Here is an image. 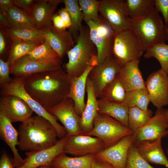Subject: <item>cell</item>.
Masks as SVG:
<instances>
[{
  "instance_id": "obj_44",
  "label": "cell",
  "mask_w": 168,
  "mask_h": 168,
  "mask_svg": "<svg viewBox=\"0 0 168 168\" xmlns=\"http://www.w3.org/2000/svg\"><path fill=\"white\" fill-rule=\"evenodd\" d=\"M12 159L6 152L1 155L0 159V168H14Z\"/></svg>"
},
{
  "instance_id": "obj_32",
  "label": "cell",
  "mask_w": 168,
  "mask_h": 168,
  "mask_svg": "<svg viewBox=\"0 0 168 168\" xmlns=\"http://www.w3.org/2000/svg\"><path fill=\"white\" fill-rule=\"evenodd\" d=\"M126 91L118 76L108 84L102 91L100 98L109 102L124 103Z\"/></svg>"
},
{
  "instance_id": "obj_17",
  "label": "cell",
  "mask_w": 168,
  "mask_h": 168,
  "mask_svg": "<svg viewBox=\"0 0 168 168\" xmlns=\"http://www.w3.org/2000/svg\"><path fill=\"white\" fill-rule=\"evenodd\" d=\"M0 112L12 123H22L31 117L33 112L22 99L12 95L1 96Z\"/></svg>"
},
{
  "instance_id": "obj_13",
  "label": "cell",
  "mask_w": 168,
  "mask_h": 168,
  "mask_svg": "<svg viewBox=\"0 0 168 168\" xmlns=\"http://www.w3.org/2000/svg\"><path fill=\"white\" fill-rule=\"evenodd\" d=\"M105 148L103 143L98 138L81 134L68 136L64 152L75 156H80L95 155Z\"/></svg>"
},
{
  "instance_id": "obj_23",
  "label": "cell",
  "mask_w": 168,
  "mask_h": 168,
  "mask_svg": "<svg viewBox=\"0 0 168 168\" xmlns=\"http://www.w3.org/2000/svg\"><path fill=\"white\" fill-rule=\"evenodd\" d=\"M0 136L1 139L7 144L12 152V160L15 167L21 166L24 162V159L20 155L16 148L19 141L18 130L15 129L12 123L1 112Z\"/></svg>"
},
{
  "instance_id": "obj_29",
  "label": "cell",
  "mask_w": 168,
  "mask_h": 168,
  "mask_svg": "<svg viewBox=\"0 0 168 168\" xmlns=\"http://www.w3.org/2000/svg\"><path fill=\"white\" fill-rule=\"evenodd\" d=\"M126 10L129 17L132 20L143 18L155 8V0H126Z\"/></svg>"
},
{
  "instance_id": "obj_40",
  "label": "cell",
  "mask_w": 168,
  "mask_h": 168,
  "mask_svg": "<svg viewBox=\"0 0 168 168\" xmlns=\"http://www.w3.org/2000/svg\"><path fill=\"white\" fill-rule=\"evenodd\" d=\"M10 74V66L8 62L0 58V84L9 83L12 80Z\"/></svg>"
},
{
  "instance_id": "obj_25",
  "label": "cell",
  "mask_w": 168,
  "mask_h": 168,
  "mask_svg": "<svg viewBox=\"0 0 168 168\" xmlns=\"http://www.w3.org/2000/svg\"><path fill=\"white\" fill-rule=\"evenodd\" d=\"M86 91L87 100L85 108L80 117V123L83 133L92 130L94 119L98 114V99L95 94L92 83L88 77L86 82Z\"/></svg>"
},
{
  "instance_id": "obj_46",
  "label": "cell",
  "mask_w": 168,
  "mask_h": 168,
  "mask_svg": "<svg viewBox=\"0 0 168 168\" xmlns=\"http://www.w3.org/2000/svg\"><path fill=\"white\" fill-rule=\"evenodd\" d=\"M52 22L53 26L56 29L59 30H66V25L58 13H55L53 16Z\"/></svg>"
},
{
  "instance_id": "obj_22",
  "label": "cell",
  "mask_w": 168,
  "mask_h": 168,
  "mask_svg": "<svg viewBox=\"0 0 168 168\" xmlns=\"http://www.w3.org/2000/svg\"><path fill=\"white\" fill-rule=\"evenodd\" d=\"M139 60L125 63L122 67L118 77L126 92L145 89V83L139 67Z\"/></svg>"
},
{
  "instance_id": "obj_37",
  "label": "cell",
  "mask_w": 168,
  "mask_h": 168,
  "mask_svg": "<svg viewBox=\"0 0 168 168\" xmlns=\"http://www.w3.org/2000/svg\"><path fill=\"white\" fill-rule=\"evenodd\" d=\"M24 57L30 59L41 60H52L60 58L48 41L46 40L43 43L36 46Z\"/></svg>"
},
{
  "instance_id": "obj_42",
  "label": "cell",
  "mask_w": 168,
  "mask_h": 168,
  "mask_svg": "<svg viewBox=\"0 0 168 168\" xmlns=\"http://www.w3.org/2000/svg\"><path fill=\"white\" fill-rule=\"evenodd\" d=\"M35 0H13L15 5L31 16L32 8Z\"/></svg>"
},
{
  "instance_id": "obj_4",
  "label": "cell",
  "mask_w": 168,
  "mask_h": 168,
  "mask_svg": "<svg viewBox=\"0 0 168 168\" xmlns=\"http://www.w3.org/2000/svg\"><path fill=\"white\" fill-rule=\"evenodd\" d=\"M67 55L68 61L64 66V70L70 78L79 76L88 66L91 58L97 55L87 25L82 26L75 45Z\"/></svg>"
},
{
  "instance_id": "obj_35",
  "label": "cell",
  "mask_w": 168,
  "mask_h": 168,
  "mask_svg": "<svg viewBox=\"0 0 168 168\" xmlns=\"http://www.w3.org/2000/svg\"><path fill=\"white\" fill-rule=\"evenodd\" d=\"M40 44L30 42L12 41L7 61L10 66H12L19 59L27 55Z\"/></svg>"
},
{
  "instance_id": "obj_20",
  "label": "cell",
  "mask_w": 168,
  "mask_h": 168,
  "mask_svg": "<svg viewBox=\"0 0 168 168\" xmlns=\"http://www.w3.org/2000/svg\"><path fill=\"white\" fill-rule=\"evenodd\" d=\"M42 30L44 39L61 59L75 44L73 36L69 30H58L53 26Z\"/></svg>"
},
{
  "instance_id": "obj_3",
  "label": "cell",
  "mask_w": 168,
  "mask_h": 168,
  "mask_svg": "<svg viewBox=\"0 0 168 168\" xmlns=\"http://www.w3.org/2000/svg\"><path fill=\"white\" fill-rule=\"evenodd\" d=\"M154 8L145 17L130 18V28L137 36L143 52L151 45L168 40V27L163 17Z\"/></svg>"
},
{
  "instance_id": "obj_1",
  "label": "cell",
  "mask_w": 168,
  "mask_h": 168,
  "mask_svg": "<svg viewBox=\"0 0 168 168\" xmlns=\"http://www.w3.org/2000/svg\"><path fill=\"white\" fill-rule=\"evenodd\" d=\"M23 78L26 92L47 110L68 98L70 78L62 67Z\"/></svg>"
},
{
  "instance_id": "obj_52",
  "label": "cell",
  "mask_w": 168,
  "mask_h": 168,
  "mask_svg": "<svg viewBox=\"0 0 168 168\" xmlns=\"http://www.w3.org/2000/svg\"><path fill=\"white\" fill-rule=\"evenodd\" d=\"M167 137L168 138V128L167 131Z\"/></svg>"
},
{
  "instance_id": "obj_10",
  "label": "cell",
  "mask_w": 168,
  "mask_h": 168,
  "mask_svg": "<svg viewBox=\"0 0 168 168\" xmlns=\"http://www.w3.org/2000/svg\"><path fill=\"white\" fill-rule=\"evenodd\" d=\"M168 109H157L154 115L143 126L132 134L133 144L144 141H152L167 136Z\"/></svg>"
},
{
  "instance_id": "obj_45",
  "label": "cell",
  "mask_w": 168,
  "mask_h": 168,
  "mask_svg": "<svg viewBox=\"0 0 168 168\" xmlns=\"http://www.w3.org/2000/svg\"><path fill=\"white\" fill-rule=\"evenodd\" d=\"M58 13L64 22L67 28L69 29L71 26V21L68 10L65 7H62L58 10Z\"/></svg>"
},
{
  "instance_id": "obj_43",
  "label": "cell",
  "mask_w": 168,
  "mask_h": 168,
  "mask_svg": "<svg viewBox=\"0 0 168 168\" xmlns=\"http://www.w3.org/2000/svg\"><path fill=\"white\" fill-rule=\"evenodd\" d=\"M11 40L4 29H0V55L1 56L7 51L9 40Z\"/></svg>"
},
{
  "instance_id": "obj_41",
  "label": "cell",
  "mask_w": 168,
  "mask_h": 168,
  "mask_svg": "<svg viewBox=\"0 0 168 168\" xmlns=\"http://www.w3.org/2000/svg\"><path fill=\"white\" fill-rule=\"evenodd\" d=\"M155 8L161 13L166 26H168V0H155Z\"/></svg>"
},
{
  "instance_id": "obj_27",
  "label": "cell",
  "mask_w": 168,
  "mask_h": 168,
  "mask_svg": "<svg viewBox=\"0 0 168 168\" xmlns=\"http://www.w3.org/2000/svg\"><path fill=\"white\" fill-rule=\"evenodd\" d=\"M95 155L71 157L63 152L57 156L52 164L54 168H92Z\"/></svg>"
},
{
  "instance_id": "obj_5",
  "label": "cell",
  "mask_w": 168,
  "mask_h": 168,
  "mask_svg": "<svg viewBox=\"0 0 168 168\" xmlns=\"http://www.w3.org/2000/svg\"><path fill=\"white\" fill-rule=\"evenodd\" d=\"M1 96L12 95L20 97L28 105L37 115L49 121L55 128L58 137L61 138L67 135L63 126L58 122L57 119L44 108L33 99L25 90L24 79L22 77L14 76L10 82L0 84Z\"/></svg>"
},
{
  "instance_id": "obj_31",
  "label": "cell",
  "mask_w": 168,
  "mask_h": 168,
  "mask_svg": "<svg viewBox=\"0 0 168 168\" xmlns=\"http://www.w3.org/2000/svg\"><path fill=\"white\" fill-rule=\"evenodd\" d=\"M63 2L65 7L69 13L71 21V26L69 30L72 35L75 42L82 26L83 13L78 0H63Z\"/></svg>"
},
{
  "instance_id": "obj_9",
  "label": "cell",
  "mask_w": 168,
  "mask_h": 168,
  "mask_svg": "<svg viewBox=\"0 0 168 168\" xmlns=\"http://www.w3.org/2000/svg\"><path fill=\"white\" fill-rule=\"evenodd\" d=\"M99 13L112 29L118 33L130 29V18L124 0H102Z\"/></svg>"
},
{
  "instance_id": "obj_34",
  "label": "cell",
  "mask_w": 168,
  "mask_h": 168,
  "mask_svg": "<svg viewBox=\"0 0 168 168\" xmlns=\"http://www.w3.org/2000/svg\"><path fill=\"white\" fill-rule=\"evenodd\" d=\"M144 57H153L159 63L161 69L168 74V44L161 43L154 44L147 49Z\"/></svg>"
},
{
  "instance_id": "obj_51",
  "label": "cell",
  "mask_w": 168,
  "mask_h": 168,
  "mask_svg": "<svg viewBox=\"0 0 168 168\" xmlns=\"http://www.w3.org/2000/svg\"><path fill=\"white\" fill-rule=\"evenodd\" d=\"M166 152H167V155H168V147L166 149Z\"/></svg>"
},
{
  "instance_id": "obj_15",
  "label": "cell",
  "mask_w": 168,
  "mask_h": 168,
  "mask_svg": "<svg viewBox=\"0 0 168 168\" xmlns=\"http://www.w3.org/2000/svg\"><path fill=\"white\" fill-rule=\"evenodd\" d=\"M68 136L60 138L53 146L42 150L26 152L23 163L16 168H38L44 166H51L58 155L64 152Z\"/></svg>"
},
{
  "instance_id": "obj_36",
  "label": "cell",
  "mask_w": 168,
  "mask_h": 168,
  "mask_svg": "<svg viewBox=\"0 0 168 168\" xmlns=\"http://www.w3.org/2000/svg\"><path fill=\"white\" fill-rule=\"evenodd\" d=\"M150 101L146 89H140L126 92L124 103L129 108L137 107L147 110Z\"/></svg>"
},
{
  "instance_id": "obj_26",
  "label": "cell",
  "mask_w": 168,
  "mask_h": 168,
  "mask_svg": "<svg viewBox=\"0 0 168 168\" xmlns=\"http://www.w3.org/2000/svg\"><path fill=\"white\" fill-rule=\"evenodd\" d=\"M98 112L106 115L128 127L129 108L124 103L109 102L101 99H98Z\"/></svg>"
},
{
  "instance_id": "obj_18",
  "label": "cell",
  "mask_w": 168,
  "mask_h": 168,
  "mask_svg": "<svg viewBox=\"0 0 168 168\" xmlns=\"http://www.w3.org/2000/svg\"><path fill=\"white\" fill-rule=\"evenodd\" d=\"M98 63L97 55H95L91 58L88 66L82 74L79 77L70 78L68 98L73 101L74 110L80 117L86 106L85 96L87 79L91 71Z\"/></svg>"
},
{
  "instance_id": "obj_11",
  "label": "cell",
  "mask_w": 168,
  "mask_h": 168,
  "mask_svg": "<svg viewBox=\"0 0 168 168\" xmlns=\"http://www.w3.org/2000/svg\"><path fill=\"white\" fill-rule=\"evenodd\" d=\"M122 66L112 54L91 71L88 78L98 99L105 87L118 76Z\"/></svg>"
},
{
  "instance_id": "obj_39",
  "label": "cell",
  "mask_w": 168,
  "mask_h": 168,
  "mask_svg": "<svg viewBox=\"0 0 168 168\" xmlns=\"http://www.w3.org/2000/svg\"><path fill=\"white\" fill-rule=\"evenodd\" d=\"M126 168H154L139 154L135 145L132 144L128 152Z\"/></svg>"
},
{
  "instance_id": "obj_33",
  "label": "cell",
  "mask_w": 168,
  "mask_h": 168,
  "mask_svg": "<svg viewBox=\"0 0 168 168\" xmlns=\"http://www.w3.org/2000/svg\"><path fill=\"white\" fill-rule=\"evenodd\" d=\"M152 115V112L149 109L144 110L137 107L129 108L128 127L134 133L145 125Z\"/></svg>"
},
{
  "instance_id": "obj_16",
  "label": "cell",
  "mask_w": 168,
  "mask_h": 168,
  "mask_svg": "<svg viewBox=\"0 0 168 168\" xmlns=\"http://www.w3.org/2000/svg\"><path fill=\"white\" fill-rule=\"evenodd\" d=\"M62 59L41 60L23 57L10 66V74L24 77L34 74L61 68Z\"/></svg>"
},
{
  "instance_id": "obj_50",
  "label": "cell",
  "mask_w": 168,
  "mask_h": 168,
  "mask_svg": "<svg viewBox=\"0 0 168 168\" xmlns=\"http://www.w3.org/2000/svg\"><path fill=\"white\" fill-rule=\"evenodd\" d=\"M38 168H54L51 166H44L40 167Z\"/></svg>"
},
{
  "instance_id": "obj_19",
  "label": "cell",
  "mask_w": 168,
  "mask_h": 168,
  "mask_svg": "<svg viewBox=\"0 0 168 168\" xmlns=\"http://www.w3.org/2000/svg\"><path fill=\"white\" fill-rule=\"evenodd\" d=\"M133 143L132 134L125 136L114 145L95 155L115 168H126L128 151Z\"/></svg>"
},
{
  "instance_id": "obj_12",
  "label": "cell",
  "mask_w": 168,
  "mask_h": 168,
  "mask_svg": "<svg viewBox=\"0 0 168 168\" xmlns=\"http://www.w3.org/2000/svg\"><path fill=\"white\" fill-rule=\"evenodd\" d=\"M145 89L150 102L157 109L168 105V74L161 69L147 77Z\"/></svg>"
},
{
  "instance_id": "obj_28",
  "label": "cell",
  "mask_w": 168,
  "mask_h": 168,
  "mask_svg": "<svg viewBox=\"0 0 168 168\" xmlns=\"http://www.w3.org/2000/svg\"><path fill=\"white\" fill-rule=\"evenodd\" d=\"M12 41L30 42L41 44L45 41L42 29L36 28L4 29Z\"/></svg>"
},
{
  "instance_id": "obj_14",
  "label": "cell",
  "mask_w": 168,
  "mask_h": 168,
  "mask_svg": "<svg viewBox=\"0 0 168 168\" xmlns=\"http://www.w3.org/2000/svg\"><path fill=\"white\" fill-rule=\"evenodd\" d=\"M47 111L62 123L67 132L66 136L83 133L80 125L81 117L75 112L71 99L68 98Z\"/></svg>"
},
{
  "instance_id": "obj_21",
  "label": "cell",
  "mask_w": 168,
  "mask_h": 168,
  "mask_svg": "<svg viewBox=\"0 0 168 168\" xmlns=\"http://www.w3.org/2000/svg\"><path fill=\"white\" fill-rule=\"evenodd\" d=\"M62 0H35L31 16L36 28L39 29L53 26L52 18L58 6Z\"/></svg>"
},
{
  "instance_id": "obj_8",
  "label": "cell",
  "mask_w": 168,
  "mask_h": 168,
  "mask_svg": "<svg viewBox=\"0 0 168 168\" xmlns=\"http://www.w3.org/2000/svg\"><path fill=\"white\" fill-rule=\"evenodd\" d=\"M144 52L133 31L129 29L116 33L112 54L123 66L129 62L139 60Z\"/></svg>"
},
{
  "instance_id": "obj_38",
  "label": "cell",
  "mask_w": 168,
  "mask_h": 168,
  "mask_svg": "<svg viewBox=\"0 0 168 168\" xmlns=\"http://www.w3.org/2000/svg\"><path fill=\"white\" fill-rule=\"evenodd\" d=\"M78 0L83 13V20L86 23L91 21H96L98 19L100 1Z\"/></svg>"
},
{
  "instance_id": "obj_49",
  "label": "cell",
  "mask_w": 168,
  "mask_h": 168,
  "mask_svg": "<svg viewBox=\"0 0 168 168\" xmlns=\"http://www.w3.org/2000/svg\"><path fill=\"white\" fill-rule=\"evenodd\" d=\"M0 28L4 29L10 28L6 12L0 11Z\"/></svg>"
},
{
  "instance_id": "obj_47",
  "label": "cell",
  "mask_w": 168,
  "mask_h": 168,
  "mask_svg": "<svg viewBox=\"0 0 168 168\" xmlns=\"http://www.w3.org/2000/svg\"><path fill=\"white\" fill-rule=\"evenodd\" d=\"M92 168H115L110 163L96 157L92 166Z\"/></svg>"
},
{
  "instance_id": "obj_30",
  "label": "cell",
  "mask_w": 168,
  "mask_h": 168,
  "mask_svg": "<svg viewBox=\"0 0 168 168\" xmlns=\"http://www.w3.org/2000/svg\"><path fill=\"white\" fill-rule=\"evenodd\" d=\"M6 12L10 28L22 29L36 28L31 16L15 5Z\"/></svg>"
},
{
  "instance_id": "obj_7",
  "label": "cell",
  "mask_w": 168,
  "mask_h": 168,
  "mask_svg": "<svg viewBox=\"0 0 168 168\" xmlns=\"http://www.w3.org/2000/svg\"><path fill=\"white\" fill-rule=\"evenodd\" d=\"M86 24L91 40L96 49L97 61L101 63L112 54L116 33L100 15L97 21H91Z\"/></svg>"
},
{
  "instance_id": "obj_48",
  "label": "cell",
  "mask_w": 168,
  "mask_h": 168,
  "mask_svg": "<svg viewBox=\"0 0 168 168\" xmlns=\"http://www.w3.org/2000/svg\"><path fill=\"white\" fill-rule=\"evenodd\" d=\"M14 5L13 0H0V11L6 12Z\"/></svg>"
},
{
  "instance_id": "obj_2",
  "label": "cell",
  "mask_w": 168,
  "mask_h": 168,
  "mask_svg": "<svg viewBox=\"0 0 168 168\" xmlns=\"http://www.w3.org/2000/svg\"><path fill=\"white\" fill-rule=\"evenodd\" d=\"M18 131V147L26 152L46 149L57 142L56 130L48 120L38 115L21 123Z\"/></svg>"
},
{
  "instance_id": "obj_24",
  "label": "cell",
  "mask_w": 168,
  "mask_h": 168,
  "mask_svg": "<svg viewBox=\"0 0 168 168\" xmlns=\"http://www.w3.org/2000/svg\"><path fill=\"white\" fill-rule=\"evenodd\" d=\"M162 138L142 141L134 145L140 155L148 163L163 165L168 168V159L162 147Z\"/></svg>"
},
{
  "instance_id": "obj_6",
  "label": "cell",
  "mask_w": 168,
  "mask_h": 168,
  "mask_svg": "<svg viewBox=\"0 0 168 168\" xmlns=\"http://www.w3.org/2000/svg\"><path fill=\"white\" fill-rule=\"evenodd\" d=\"M93 125L91 131L82 134L98 138L103 143L105 148L115 144L124 137L133 133L128 127L103 114H98L94 119Z\"/></svg>"
}]
</instances>
